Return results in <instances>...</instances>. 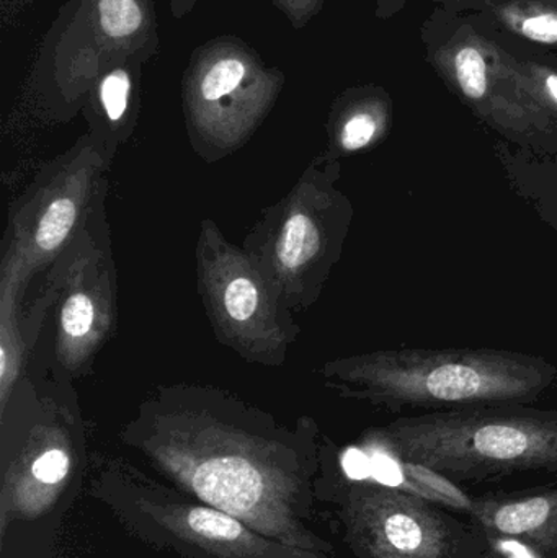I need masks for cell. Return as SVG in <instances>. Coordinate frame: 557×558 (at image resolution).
<instances>
[{"label": "cell", "instance_id": "cell-1", "mask_svg": "<svg viewBox=\"0 0 557 558\" xmlns=\"http://www.w3.org/2000/svg\"><path fill=\"white\" fill-rule=\"evenodd\" d=\"M324 374L342 396L388 412L530 405L557 383L545 357L494 348L375 351L332 361Z\"/></svg>", "mask_w": 557, "mask_h": 558}, {"label": "cell", "instance_id": "cell-2", "mask_svg": "<svg viewBox=\"0 0 557 558\" xmlns=\"http://www.w3.org/2000/svg\"><path fill=\"white\" fill-rule=\"evenodd\" d=\"M370 448L425 465L455 484L519 474L557 477V410L473 407L404 416L368 433Z\"/></svg>", "mask_w": 557, "mask_h": 558}, {"label": "cell", "instance_id": "cell-3", "mask_svg": "<svg viewBox=\"0 0 557 558\" xmlns=\"http://www.w3.org/2000/svg\"><path fill=\"white\" fill-rule=\"evenodd\" d=\"M159 51L154 0H65L36 52L29 95L46 117L72 120L105 71Z\"/></svg>", "mask_w": 557, "mask_h": 558}, {"label": "cell", "instance_id": "cell-4", "mask_svg": "<svg viewBox=\"0 0 557 558\" xmlns=\"http://www.w3.org/2000/svg\"><path fill=\"white\" fill-rule=\"evenodd\" d=\"M425 61L481 123L510 146L557 159V123L506 49L471 13L435 7L421 26Z\"/></svg>", "mask_w": 557, "mask_h": 558}, {"label": "cell", "instance_id": "cell-5", "mask_svg": "<svg viewBox=\"0 0 557 558\" xmlns=\"http://www.w3.org/2000/svg\"><path fill=\"white\" fill-rule=\"evenodd\" d=\"M340 160H313L293 192L265 211L245 241L291 311L310 307L342 257L352 202L337 189Z\"/></svg>", "mask_w": 557, "mask_h": 558}, {"label": "cell", "instance_id": "cell-6", "mask_svg": "<svg viewBox=\"0 0 557 558\" xmlns=\"http://www.w3.org/2000/svg\"><path fill=\"white\" fill-rule=\"evenodd\" d=\"M287 75L238 35H219L193 49L180 82L193 149L221 159L249 143L267 120Z\"/></svg>", "mask_w": 557, "mask_h": 558}, {"label": "cell", "instance_id": "cell-7", "mask_svg": "<svg viewBox=\"0 0 557 558\" xmlns=\"http://www.w3.org/2000/svg\"><path fill=\"white\" fill-rule=\"evenodd\" d=\"M198 289L216 337L239 356L280 366L300 327L277 286L247 251L205 221L196 245Z\"/></svg>", "mask_w": 557, "mask_h": 558}, {"label": "cell", "instance_id": "cell-8", "mask_svg": "<svg viewBox=\"0 0 557 558\" xmlns=\"http://www.w3.org/2000/svg\"><path fill=\"white\" fill-rule=\"evenodd\" d=\"M362 482L350 501V527L363 557L493 558L489 536L473 520L392 485Z\"/></svg>", "mask_w": 557, "mask_h": 558}, {"label": "cell", "instance_id": "cell-9", "mask_svg": "<svg viewBox=\"0 0 557 558\" xmlns=\"http://www.w3.org/2000/svg\"><path fill=\"white\" fill-rule=\"evenodd\" d=\"M110 160L105 147L87 133L52 166V175L16 216L13 252L7 258L19 267L22 279L72 244L82 218L90 215L98 175Z\"/></svg>", "mask_w": 557, "mask_h": 558}, {"label": "cell", "instance_id": "cell-10", "mask_svg": "<svg viewBox=\"0 0 557 558\" xmlns=\"http://www.w3.org/2000/svg\"><path fill=\"white\" fill-rule=\"evenodd\" d=\"M62 274L56 353L68 371H81L104 343L113 320L114 279L110 258L82 229L72 241Z\"/></svg>", "mask_w": 557, "mask_h": 558}, {"label": "cell", "instance_id": "cell-11", "mask_svg": "<svg viewBox=\"0 0 557 558\" xmlns=\"http://www.w3.org/2000/svg\"><path fill=\"white\" fill-rule=\"evenodd\" d=\"M470 518L491 541H513L540 558H557V488L474 498Z\"/></svg>", "mask_w": 557, "mask_h": 558}, {"label": "cell", "instance_id": "cell-12", "mask_svg": "<svg viewBox=\"0 0 557 558\" xmlns=\"http://www.w3.org/2000/svg\"><path fill=\"white\" fill-rule=\"evenodd\" d=\"M144 65L146 62L133 59L108 69L92 85L82 107L88 134L105 147L110 159L136 128Z\"/></svg>", "mask_w": 557, "mask_h": 558}, {"label": "cell", "instance_id": "cell-13", "mask_svg": "<svg viewBox=\"0 0 557 558\" xmlns=\"http://www.w3.org/2000/svg\"><path fill=\"white\" fill-rule=\"evenodd\" d=\"M395 120L391 95L382 85L349 87L337 95L327 118L329 150L332 160L365 153L388 137Z\"/></svg>", "mask_w": 557, "mask_h": 558}, {"label": "cell", "instance_id": "cell-14", "mask_svg": "<svg viewBox=\"0 0 557 558\" xmlns=\"http://www.w3.org/2000/svg\"><path fill=\"white\" fill-rule=\"evenodd\" d=\"M494 156L510 192L557 234V159L497 140Z\"/></svg>", "mask_w": 557, "mask_h": 558}, {"label": "cell", "instance_id": "cell-15", "mask_svg": "<svg viewBox=\"0 0 557 558\" xmlns=\"http://www.w3.org/2000/svg\"><path fill=\"white\" fill-rule=\"evenodd\" d=\"M477 25L540 48L557 49V0H489Z\"/></svg>", "mask_w": 557, "mask_h": 558}, {"label": "cell", "instance_id": "cell-16", "mask_svg": "<svg viewBox=\"0 0 557 558\" xmlns=\"http://www.w3.org/2000/svg\"><path fill=\"white\" fill-rule=\"evenodd\" d=\"M368 459L373 481L401 488L440 507L463 511L468 517L473 513L474 498L445 475L415 462L391 458L385 452L373 451Z\"/></svg>", "mask_w": 557, "mask_h": 558}, {"label": "cell", "instance_id": "cell-17", "mask_svg": "<svg viewBox=\"0 0 557 558\" xmlns=\"http://www.w3.org/2000/svg\"><path fill=\"white\" fill-rule=\"evenodd\" d=\"M480 28L489 33L506 49L507 54L512 58L513 64L517 65V69L525 77L526 84H529L530 90L535 95L536 100L542 104V107L548 111L549 117L557 123L556 52L540 48V46L530 45V43L522 41V39L510 38V36L500 35V33L491 32V29L483 28V26H480Z\"/></svg>", "mask_w": 557, "mask_h": 558}, {"label": "cell", "instance_id": "cell-18", "mask_svg": "<svg viewBox=\"0 0 557 558\" xmlns=\"http://www.w3.org/2000/svg\"><path fill=\"white\" fill-rule=\"evenodd\" d=\"M190 526L193 531L209 539H235L242 533L241 524L219 511L196 508L190 513Z\"/></svg>", "mask_w": 557, "mask_h": 558}, {"label": "cell", "instance_id": "cell-19", "mask_svg": "<svg viewBox=\"0 0 557 558\" xmlns=\"http://www.w3.org/2000/svg\"><path fill=\"white\" fill-rule=\"evenodd\" d=\"M438 9L453 13H477L483 12L489 0H432ZM409 0H375V19L391 20L392 16L401 13L408 5Z\"/></svg>", "mask_w": 557, "mask_h": 558}, {"label": "cell", "instance_id": "cell-20", "mask_svg": "<svg viewBox=\"0 0 557 558\" xmlns=\"http://www.w3.org/2000/svg\"><path fill=\"white\" fill-rule=\"evenodd\" d=\"M293 29H303L323 12L327 0H270Z\"/></svg>", "mask_w": 557, "mask_h": 558}, {"label": "cell", "instance_id": "cell-21", "mask_svg": "<svg viewBox=\"0 0 557 558\" xmlns=\"http://www.w3.org/2000/svg\"><path fill=\"white\" fill-rule=\"evenodd\" d=\"M69 456L62 449H48L33 462L32 472L43 484H58L68 475Z\"/></svg>", "mask_w": 557, "mask_h": 558}, {"label": "cell", "instance_id": "cell-22", "mask_svg": "<svg viewBox=\"0 0 557 558\" xmlns=\"http://www.w3.org/2000/svg\"><path fill=\"white\" fill-rule=\"evenodd\" d=\"M198 0H169L170 15L175 20L185 19L193 12Z\"/></svg>", "mask_w": 557, "mask_h": 558}, {"label": "cell", "instance_id": "cell-23", "mask_svg": "<svg viewBox=\"0 0 557 558\" xmlns=\"http://www.w3.org/2000/svg\"><path fill=\"white\" fill-rule=\"evenodd\" d=\"M36 0H19L20 5L26 7L32 5V3H35Z\"/></svg>", "mask_w": 557, "mask_h": 558}]
</instances>
